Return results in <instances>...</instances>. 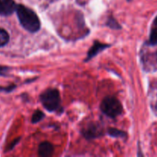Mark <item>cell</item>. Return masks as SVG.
<instances>
[{
  "mask_svg": "<svg viewBox=\"0 0 157 157\" xmlns=\"http://www.w3.org/2000/svg\"><path fill=\"white\" fill-rule=\"evenodd\" d=\"M107 133L112 137L116 138H125L127 136V134L126 132L122 131L121 130H118L116 128H110L107 131Z\"/></svg>",
  "mask_w": 157,
  "mask_h": 157,
  "instance_id": "cell-8",
  "label": "cell"
},
{
  "mask_svg": "<svg viewBox=\"0 0 157 157\" xmlns=\"http://www.w3.org/2000/svg\"><path fill=\"white\" fill-rule=\"evenodd\" d=\"M17 5L14 0H0V15L9 16L16 11Z\"/></svg>",
  "mask_w": 157,
  "mask_h": 157,
  "instance_id": "cell-5",
  "label": "cell"
},
{
  "mask_svg": "<svg viewBox=\"0 0 157 157\" xmlns=\"http://www.w3.org/2000/svg\"><path fill=\"white\" fill-rule=\"evenodd\" d=\"M43 107L50 112L58 110L61 107V96L58 90L49 88L44 90L40 96Z\"/></svg>",
  "mask_w": 157,
  "mask_h": 157,
  "instance_id": "cell-2",
  "label": "cell"
},
{
  "mask_svg": "<svg viewBox=\"0 0 157 157\" xmlns=\"http://www.w3.org/2000/svg\"><path fill=\"white\" fill-rule=\"evenodd\" d=\"M19 140H20V138H18V139H16V140H15L12 141V144H9V148H8L7 150H12V149L15 147V145H16V144L19 142Z\"/></svg>",
  "mask_w": 157,
  "mask_h": 157,
  "instance_id": "cell-15",
  "label": "cell"
},
{
  "mask_svg": "<svg viewBox=\"0 0 157 157\" xmlns=\"http://www.w3.org/2000/svg\"><path fill=\"white\" fill-rule=\"evenodd\" d=\"M9 38L10 37L7 31L0 28V48L6 45L9 43Z\"/></svg>",
  "mask_w": 157,
  "mask_h": 157,
  "instance_id": "cell-9",
  "label": "cell"
},
{
  "mask_svg": "<svg viewBox=\"0 0 157 157\" xmlns=\"http://www.w3.org/2000/svg\"><path fill=\"white\" fill-rule=\"evenodd\" d=\"M16 87L15 84H10L9 86H6V87H2V86H0V92H6V93H9V92H12V90H14V89Z\"/></svg>",
  "mask_w": 157,
  "mask_h": 157,
  "instance_id": "cell-13",
  "label": "cell"
},
{
  "mask_svg": "<svg viewBox=\"0 0 157 157\" xmlns=\"http://www.w3.org/2000/svg\"><path fill=\"white\" fill-rule=\"evenodd\" d=\"M153 23H154V25L156 26H157V16L156 17V18H155V19H154V21H153Z\"/></svg>",
  "mask_w": 157,
  "mask_h": 157,
  "instance_id": "cell-16",
  "label": "cell"
},
{
  "mask_svg": "<svg viewBox=\"0 0 157 157\" xmlns=\"http://www.w3.org/2000/svg\"><path fill=\"white\" fill-rule=\"evenodd\" d=\"M16 14L21 25L28 32L35 33L39 31L41 22L37 14L23 5H17Z\"/></svg>",
  "mask_w": 157,
  "mask_h": 157,
  "instance_id": "cell-1",
  "label": "cell"
},
{
  "mask_svg": "<svg viewBox=\"0 0 157 157\" xmlns=\"http://www.w3.org/2000/svg\"><path fill=\"white\" fill-rule=\"evenodd\" d=\"M107 26H109L110 28L113 29H121V26L120 25L119 23L116 21V19H114L112 17H110L108 18L107 21Z\"/></svg>",
  "mask_w": 157,
  "mask_h": 157,
  "instance_id": "cell-12",
  "label": "cell"
},
{
  "mask_svg": "<svg viewBox=\"0 0 157 157\" xmlns=\"http://www.w3.org/2000/svg\"><path fill=\"white\" fill-rule=\"evenodd\" d=\"M54 152V147L51 143L43 142L38 147V155L41 157H48L52 156Z\"/></svg>",
  "mask_w": 157,
  "mask_h": 157,
  "instance_id": "cell-7",
  "label": "cell"
},
{
  "mask_svg": "<svg viewBox=\"0 0 157 157\" xmlns=\"http://www.w3.org/2000/svg\"><path fill=\"white\" fill-rule=\"evenodd\" d=\"M148 44L152 46L157 45V26L156 28L152 29L151 32H150V39H149Z\"/></svg>",
  "mask_w": 157,
  "mask_h": 157,
  "instance_id": "cell-10",
  "label": "cell"
},
{
  "mask_svg": "<svg viewBox=\"0 0 157 157\" xmlns=\"http://www.w3.org/2000/svg\"><path fill=\"white\" fill-rule=\"evenodd\" d=\"M101 110L106 116L113 119L123 113V105L115 97L107 96L101 102Z\"/></svg>",
  "mask_w": 157,
  "mask_h": 157,
  "instance_id": "cell-3",
  "label": "cell"
},
{
  "mask_svg": "<svg viewBox=\"0 0 157 157\" xmlns=\"http://www.w3.org/2000/svg\"><path fill=\"white\" fill-rule=\"evenodd\" d=\"M44 117V114L42 111L39 110H36L32 117V124H37V123L40 122Z\"/></svg>",
  "mask_w": 157,
  "mask_h": 157,
  "instance_id": "cell-11",
  "label": "cell"
},
{
  "mask_svg": "<svg viewBox=\"0 0 157 157\" xmlns=\"http://www.w3.org/2000/svg\"><path fill=\"white\" fill-rule=\"evenodd\" d=\"M156 60H157V52H156Z\"/></svg>",
  "mask_w": 157,
  "mask_h": 157,
  "instance_id": "cell-17",
  "label": "cell"
},
{
  "mask_svg": "<svg viewBox=\"0 0 157 157\" xmlns=\"http://www.w3.org/2000/svg\"><path fill=\"white\" fill-rule=\"evenodd\" d=\"M82 133L87 139H94L100 137L104 133V130L101 126L96 123H91L86 126L82 130Z\"/></svg>",
  "mask_w": 157,
  "mask_h": 157,
  "instance_id": "cell-4",
  "label": "cell"
},
{
  "mask_svg": "<svg viewBox=\"0 0 157 157\" xmlns=\"http://www.w3.org/2000/svg\"><path fill=\"white\" fill-rule=\"evenodd\" d=\"M110 47V45L107 44H104V43H101L100 41H96L94 43L93 45L91 46V48H90V50L87 52V56L86 58L85 61H89L91 58H93L94 57L96 56L98 54H99L100 52H101L102 51L105 50L106 48Z\"/></svg>",
  "mask_w": 157,
  "mask_h": 157,
  "instance_id": "cell-6",
  "label": "cell"
},
{
  "mask_svg": "<svg viewBox=\"0 0 157 157\" xmlns=\"http://www.w3.org/2000/svg\"><path fill=\"white\" fill-rule=\"evenodd\" d=\"M156 106H157V105H156Z\"/></svg>",
  "mask_w": 157,
  "mask_h": 157,
  "instance_id": "cell-18",
  "label": "cell"
},
{
  "mask_svg": "<svg viewBox=\"0 0 157 157\" xmlns=\"http://www.w3.org/2000/svg\"><path fill=\"white\" fill-rule=\"evenodd\" d=\"M9 71V67L0 65V76H2V77L7 76Z\"/></svg>",
  "mask_w": 157,
  "mask_h": 157,
  "instance_id": "cell-14",
  "label": "cell"
}]
</instances>
